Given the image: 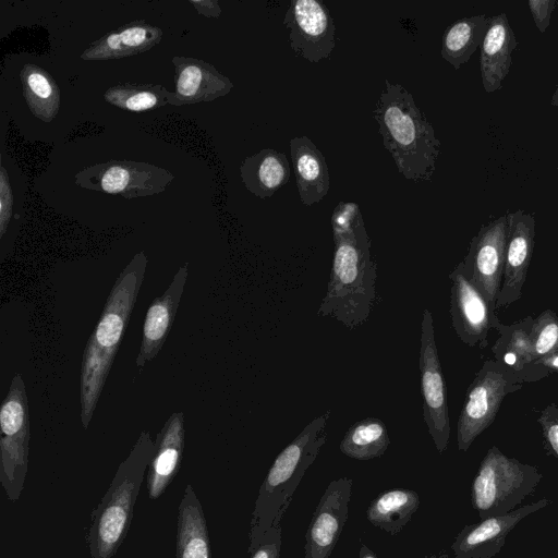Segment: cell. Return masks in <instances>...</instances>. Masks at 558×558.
Returning <instances> with one entry per match:
<instances>
[{
  "label": "cell",
  "mask_w": 558,
  "mask_h": 558,
  "mask_svg": "<svg viewBox=\"0 0 558 558\" xmlns=\"http://www.w3.org/2000/svg\"><path fill=\"white\" fill-rule=\"evenodd\" d=\"M147 263L145 253L140 252L119 275L84 349L80 379L81 421L84 428L88 427L96 410L140 293Z\"/></svg>",
  "instance_id": "obj_1"
},
{
  "label": "cell",
  "mask_w": 558,
  "mask_h": 558,
  "mask_svg": "<svg viewBox=\"0 0 558 558\" xmlns=\"http://www.w3.org/2000/svg\"><path fill=\"white\" fill-rule=\"evenodd\" d=\"M373 117L399 173L414 182L430 181L440 154V141L413 95L401 84L385 80Z\"/></svg>",
  "instance_id": "obj_2"
},
{
  "label": "cell",
  "mask_w": 558,
  "mask_h": 558,
  "mask_svg": "<svg viewBox=\"0 0 558 558\" xmlns=\"http://www.w3.org/2000/svg\"><path fill=\"white\" fill-rule=\"evenodd\" d=\"M333 242L329 281L318 315L331 317L353 330L368 320L376 300V264L364 220Z\"/></svg>",
  "instance_id": "obj_3"
},
{
  "label": "cell",
  "mask_w": 558,
  "mask_h": 558,
  "mask_svg": "<svg viewBox=\"0 0 558 558\" xmlns=\"http://www.w3.org/2000/svg\"><path fill=\"white\" fill-rule=\"evenodd\" d=\"M329 416L330 411L327 410L310 422L271 464L252 513L247 549L250 555L271 527L281 525L296 487L327 440Z\"/></svg>",
  "instance_id": "obj_4"
},
{
  "label": "cell",
  "mask_w": 558,
  "mask_h": 558,
  "mask_svg": "<svg viewBox=\"0 0 558 558\" xmlns=\"http://www.w3.org/2000/svg\"><path fill=\"white\" fill-rule=\"evenodd\" d=\"M155 451L156 442L148 432L143 430L90 513L85 537L89 558H113L122 545L132 522L144 474Z\"/></svg>",
  "instance_id": "obj_5"
},
{
  "label": "cell",
  "mask_w": 558,
  "mask_h": 558,
  "mask_svg": "<svg viewBox=\"0 0 558 558\" xmlns=\"http://www.w3.org/2000/svg\"><path fill=\"white\" fill-rule=\"evenodd\" d=\"M543 475L530 464L493 446L483 458L471 487V501L480 518L502 515L533 493Z\"/></svg>",
  "instance_id": "obj_6"
},
{
  "label": "cell",
  "mask_w": 558,
  "mask_h": 558,
  "mask_svg": "<svg viewBox=\"0 0 558 558\" xmlns=\"http://www.w3.org/2000/svg\"><path fill=\"white\" fill-rule=\"evenodd\" d=\"M522 379L494 357L486 360L470 384L457 425L458 449L465 452L495 421L504 399L522 389Z\"/></svg>",
  "instance_id": "obj_7"
},
{
  "label": "cell",
  "mask_w": 558,
  "mask_h": 558,
  "mask_svg": "<svg viewBox=\"0 0 558 558\" xmlns=\"http://www.w3.org/2000/svg\"><path fill=\"white\" fill-rule=\"evenodd\" d=\"M0 483L7 498L17 501L28 466L29 420L25 384L16 373L0 410Z\"/></svg>",
  "instance_id": "obj_8"
},
{
  "label": "cell",
  "mask_w": 558,
  "mask_h": 558,
  "mask_svg": "<svg viewBox=\"0 0 558 558\" xmlns=\"http://www.w3.org/2000/svg\"><path fill=\"white\" fill-rule=\"evenodd\" d=\"M173 180L174 174L159 166L113 159L86 167L74 175L75 184L82 189L125 199L160 194Z\"/></svg>",
  "instance_id": "obj_9"
},
{
  "label": "cell",
  "mask_w": 558,
  "mask_h": 558,
  "mask_svg": "<svg viewBox=\"0 0 558 558\" xmlns=\"http://www.w3.org/2000/svg\"><path fill=\"white\" fill-rule=\"evenodd\" d=\"M418 368L423 417L437 451L442 453L449 442L450 421L447 388L435 341L434 320L428 308L423 311L422 316Z\"/></svg>",
  "instance_id": "obj_10"
},
{
  "label": "cell",
  "mask_w": 558,
  "mask_h": 558,
  "mask_svg": "<svg viewBox=\"0 0 558 558\" xmlns=\"http://www.w3.org/2000/svg\"><path fill=\"white\" fill-rule=\"evenodd\" d=\"M507 231V215L482 225L462 260L469 279L493 313L497 311L496 301L502 283Z\"/></svg>",
  "instance_id": "obj_11"
},
{
  "label": "cell",
  "mask_w": 558,
  "mask_h": 558,
  "mask_svg": "<svg viewBox=\"0 0 558 558\" xmlns=\"http://www.w3.org/2000/svg\"><path fill=\"white\" fill-rule=\"evenodd\" d=\"M293 51L310 62L328 59L336 46V26L319 0H293L283 16Z\"/></svg>",
  "instance_id": "obj_12"
},
{
  "label": "cell",
  "mask_w": 558,
  "mask_h": 558,
  "mask_svg": "<svg viewBox=\"0 0 558 558\" xmlns=\"http://www.w3.org/2000/svg\"><path fill=\"white\" fill-rule=\"evenodd\" d=\"M450 316L458 338L469 347L485 348L488 333L500 320L477 288L469 279L460 262L450 272Z\"/></svg>",
  "instance_id": "obj_13"
},
{
  "label": "cell",
  "mask_w": 558,
  "mask_h": 558,
  "mask_svg": "<svg viewBox=\"0 0 558 558\" xmlns=\"http://www.w3.org/2000/svg\"><path fill=\"white\" fill-rule=\"evenodd\" d=\"M352 486L350 477L328 484L305 534L304 558H330L348 519Z\"/></svg>",
  "instance_id": "obj_14"
},
{
  "label": "cell",
  "mask_w": 558,
  "mask_h": 558,
  "mask_svg": "<svg viewBox=\"0 0 558 558\" xmlns=\"http://www.w3.org/2000/svg\"><path fill=\"white\" fill-rule=\"evenodd\" d=\"M507 219L504 276L496 301V310L507 308L521 299L534 250L535 219L533 215L518 209L508 213Z\"/></svg>",
  "instance_id": "obj_15"
},
{
  "label": "cell",
  "mask_w": 558,
  "mask_h": 558,
  "mask_svg": "<svg viewBox=\"0 0 558 558\" xmlns=\"http://www.w3.org/2000/svg\"><path fill=\"white\" fill-rule=\"evenodd\" d=\"M550 504V500L544 498L506 514L489 517L480 523L465 525L451 545L453 558L495 557L506 544L508 534L518 523Z\"/></svg>",
  "instance_id": "obj_16"
},
{
  "label": "cell",
  "mask_w": 558,
  "mask_h": 558,
  "mask_svg": "<svg viewBox=\"0 0 558 558\" xmlns=\"http://www.w3.org/2000/svg\"><path fill=\"white\" fill-rule=\"evenodd\" d=\"M175 88L169 105L185 106L209 102L231 92L233 83L211 63L191 57L172 58Z\"/></svg>",
  "instance_id": "obj_17"
},
{
  "label": "cell",
  "mask_w": 558,
  "mask_h": 558,
  "mask_svg": "<svg viewBox=\"0 0 558 558\" xmlns=\"http://www.w3.org/2000/svg\"><path fill=\"white\" fill-rule=\"evenodd\" d=\"M187 278V264L181 266L167 290L149 305L143 324L142 341L136 366L143 367L162 348L174 322L178 306Z\"/></svg>",
  "instance_id": "obj_18"
},
{
  "label": "cell",
  "mask_w": 558,
  "mask_h": 558,
  "mask_svg": "<svg viewBox=\"0 0 558 558\" xmlns=\"http://www.w3.org/2000/svg\"><path fill=\"white\" fill-rule=\"evenodd\" d=\"M532 316L511 325L499 323L496 331L499 337L492 347L494 359L512 369L523 383L538 381L549 372L536 363L530 337Z\"/></svg>",
  "instance_id": "obj_19"
},
{
  "label": "cell",
  "mask_w": 558,
  "mask_h": 558,
  "mask_svg": "<svg viewBox=\"0 0 558 558\" xmlns=\"http://www.w3.org/2000/svg\"><path fill=\"white\" fill-rule=\"evenodd\" d=\"M184 415L173 412L163 424L156 439V451L147 473V493L158 499L177 476L184 449Z\"/></svg>",
  "instance_id": "obj_20"
},
{
  "label": "cell",
  "mask_w": 558,
  "mask_h": 558,
  "mask_svg": "<svg viewBox=\"0 0 558 558\" xmlns=\"http://www.w3.org/2000/svg\"><path fill=\"white\" fill-rule=\"evenodd\" d=\"M161 38L162 31L158 26L138 20L92 41L80 58L84 61H110L132 57L150 50Z\"/></svg>",
  "instance_id": "obj_21"
},
{
  "label": "cell",
  "mask_w": 558,
  "mask_h": 558,
  "mask_svg": "<svg viewBox=\"0 0 558 558\" xmlns=\"http://www.w3.org/2000/svg\"><path fill=\"white\" fill-rule=\"evenodd\" d=\"M518 41L506 13L490 17V23L481 45L480 72L486 93L501 88L502 81L508 75L512 52Z\"/></svg>",
  "instance_id": "obj_22"
},
{
  "label": "cell",
  "mask_w": 558,
  "mask_h": 558,
  "mask_svg": "<svg viewBox=\"0 0 558 558\" xmlns=\"http://www.w3.org/2000/svg\"><path fill=\"white\" fill-rule=\"evenodd\" d=\"M290 153L301 202L306 206L318 203L330 186L324 155L307 136L291 138Z\"/></svg>",
  "instance_id": "obj_23"
},
{
  "label": "cell",
  "mask_w": 558,
  "mask_h": 558,
  "mask_svg": "<svg viewBox=\"0 0 558 558\" xmlns=\"http://www.w3.org/2000/svg\"><path fill=\"white\" fill-rule=\"evenodd\" d=\"M175 558H211L207 521L191 484L178 507Z\"/></svg>",
  "instance_id": "obj_24"
},
{
  "label": "cell",
  "mask_w": 558,
  "mask_h": 558,
  "mask_svg": "<svg viewBox=\"0 0 558 558\" xmlns=\"http://www.w3.org/2000/svg\"><path fill=\"white\" fill-rule=\"evenodd\" d=\"M290 173L287 156L274 148H263L246 157L240 166V177L246 190L263 199L284 186Z\"/></svg>",
  "instance_id": "obj_25"
},
{
  "label": "cell",
  "mask_w": 558,
  "mask_h": 558,
  "mask_svg": "<svg viewBox=\"0 0 558 558\" xmlns=\"http://www.w3.org/2000/svg\"><path fill=\"white\" fill-rule=\"evenodd\" d=\"M490 17L485 14L462 17L450 24L442 34L440 54L459 70L482 45Z\"/></svg>",
  "instance_id": "obj_26"
},
{
  "label": "cell",
  "mask_w": 558,
  "mask_h": 558,
  "mask_svg": "<svg viewBox=\"0 0 558 558\" xmlns=\"http://www.w3.org/2000/svg\"><path fill=\"white\" fill-rule=\"evenodd\" d=\"M20 81L29 111L43 122H51L59 112L61 100L54 78L41 66L25 63L20 72Z\"/></svg>",
  "instance_id": "obj_27"
},
{
  "label": "cell",
  "mask_w": 558,
  "mask_h": 558,
  "mask_svg": "<svg viewBox=\"0 0 558 558\" xmlns=\"http://www.w3.org/2000/svg\"><path fill=\"white\" fill-rule=\"evenodd\" d=\"M418 505V495L412 489L386 490L369 504L366 518L374 526L395 535L411 520Z\"/></svg>",
  "instance_id": "obj_28"
},
{
  "label": "cell",
  "mask_w": 558,
  "mask_h": 558,
  "mask_svg": "<svg viewBox=\"0 0 558 558\" xmlns=\"http://www.w3.org/2000/svg\"><path fill=\"white\" fill-rule=\"evenodd\" d=\"M390 445L384 422L366 417L352 424L340 442V451L356 460H371L385 453Z\"/></svg>",
  "instance_id": "obj_29"
},
{
  "label": "cell",
  "mask_w": 558,
  "mask_h": 558,
  "mask_svg": "<svg viewBox=\"0 0 558 558\" xmlns=\"http://www.w3.org/2000/svg\"><path fill=\"white\" fill-rule=\"evenodd\" d=\"M171 92L160 84L123 83L109 87L104 99L111 106L131 112H143L169 105Z\"/></svg>",
  "instance_id": "obj_30"
},
{
  "label": "cell",
  "mask_w": 558,
  "mask_h": 558,
  "mask_svg": "<svg viewBox=\"0 0 558 558\" xmlns=\"http://www.w3.org/2000/svg\"><path fill=\"white\" fill-rule=\"evenodd\" d=\"M530 337L536 361L558 350V315L544 310L533 318Z\"/></svg>",
  "instance_id": "obj_31"
},
{
  "label": "cell",
  "mask_w": 558,
  "mask_h": 558,
  "mask_svg": "<svg viewBox=\"0 0 558 558\" xmlns=\"http://www.w3.org/2000/svg\"><path fill=\"white\" fill-rule=\"evenodd\" d=\"M362 219L363 216L356 203L340 202L331 215L333 239L352 231Z\"/></svg>",
  "instance_id": "obj_32"
},
{
  "label": "cell",
  "mask_w": 558,
  "mask_h": 558,
  "mask_svg": "<svg viewBox=\"0 0 558 558\" xmlns=\"http://www.w3.org/2000/svg\"><path fill=\"white\" fill-rule=\"evenodd\" d=\"M541 426L545 448L548 453L558 459V405L554 402L547 404L537 417Z\"/></svg>",
  "instance_id": "obj_33"
},
{
  "label": "cell",
  "mask_w": 558,
  "mask_h": 558,
  "mask_svg": "<svg viewBox=\"0 0 558 558\" xmlns=\"http://www.w3.org/2000/svg\"><path fill=\"white\" fill-rule=\"evenodd\" d=\"M13 207V193L9 181L8 172L3 166L0 167V238L8 229Z\"/></svg>",
  "instance_id": "obj_34"
},
{
  "label": "cell",
  "mask_w": 558,
  "mask_h": 558,
  "mask_svg": "<svg viewBox=\"0 0 558 558\" xmlns=\"http://www.w3.org/2000/svg\"><path fill=\"white\" fill-rule=\"evenodd\" d=\"M282 544L281 525L271 527L263 537L251 558H279Z\"/></svg>",
  "instance_id": "obj_35"
},
{
  "label": "cell",
  "mask_w": 558,
  "mask_h": 558,
  "mask_svg": "<svg viewBox=\"0 0 558 558\" xmlns=\"http://www.w3.org/2000/svg\"><path fill=\"white\" fill-rule=\"evenodd\" d=\"M534 23L541 33H545L550 23L551 14L557 5L556 0H529L527 2Z\"/></svg>",
  "instance_id": "obj_36"
},
{
  "label": "cell",
  "mask_w": 558,
  "mask_h": 558,
  "mask_svg": "<svg viewBox=\"0 0 558 558\" xmlns=\"http://www.w3.org/2000/svg\"><path fill=\"white\" fill-rule=\"evenodd\" d=\"M198 14L205 17L218 19L221 14V8L217 0H189Z\"/></svg>",
  "instance_id": "obj_37"
},
{
  "label": "cell",
  "mask_w": 558,
  "mask_h": 558,
  "mask_svg": "<svg viewBox=\"0 0 558 558\" xmlns=\"http://www.w3.org/2000/svg\"><path fill=\"white\" fill-rule=\"evenodd\" d=\"M536 363L549 373H558V350L537 360Z\"/></svg>",
  "instance_id": "obj_38"
},
{
  "label": "cell",
  "mask_w": 558,
  "mask_h": 558,
  "mask_svg": "<svg viewBox=\"0 0 558 558\" xmlns=\"http://www.w3.org/2000/svg\"><path fill=\"white\" fill-rule=\"evenodd\" d=\"M357 558H378V557L372 549H369L366 545L362 544Z\"/></svg>",
  "instance_id": "obj_39"
},
{
  "label": "cell",
  "mask_w": 558,
  "mask_h": 558,
  "mask_svg": "<svg viewBox=\"0 0 558 558\" xmlns=\"http://www.w3.org/2000/svg\"><path fill=\"white\" fill-rule=\"evenodd\" d=\"M550 105L554 106V107H557L558 106V83L556 85V89L551 96V99H550Z\"/></svg>",
  "instance_id": "obj_40"
},
{
  "label": "cell",
  "mask_w": 558,
  "mask_h": 558,
  "mask_svg": "<svg viewBox=\"0 0 558 558\" xmlns=\"http://www.w3.org/2000/svg\"><path fill=\"white\" fill-rule=\"evenodd\" d=\"M420 558H449V556L447 554H441V555H432V556H425V557H420Z\"/></svg>",
  "instance_id": "obj_41"
},
{
  "label": "cell",
  "mask_w": 558,
  "mask_h": 558,
  "mask_svg": "<svg viewBox=\"0 0 558 558\" xmlns=\"http://www.w3.org/2000/svg\"><path fill=\"white\" fill-rule=\"evenodd\" d=\"M557 171H558V162H557Z\"/></svg>",
  "instance_id": "obj_42"
}]
</instances>
